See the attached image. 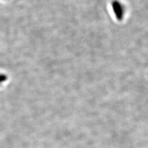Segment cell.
Segmentation results:
<instances>
[{"instance_id":"6da1fadb","label":"cell","mask_w":148,"mask_h":148,"mask_svg":"<svg viewBox=\"0 0 148 148\" xmlns=\"http://www.w3.org/2000/svg\"><path fill=\"white\" fill-rule=\"evenodd\" d=\"M112 9L117 19L121 21L125 15V8L120 2L117 1H114L112 3Z\"/></svg>"}]
</instances>
